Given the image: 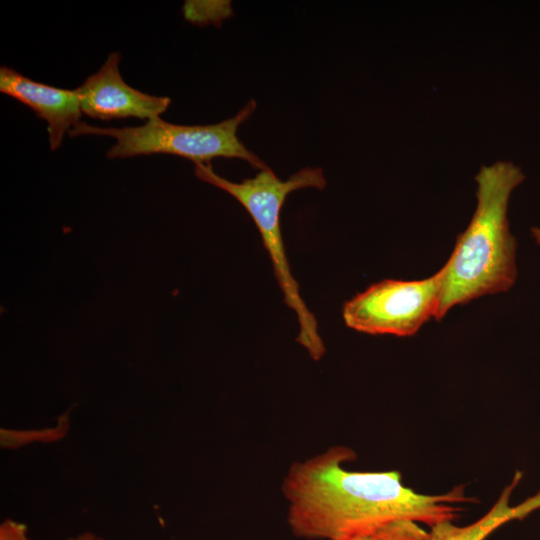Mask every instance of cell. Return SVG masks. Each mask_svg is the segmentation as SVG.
Masks as SVG:
<instances>
[{"instance_id":"cell-8","label":"cell","mask_w":540,"mask_h":540,"mask_svg":"<svg viewBox=\"0 0 540 540\" xmlns=\"http://www.w3.org/2000/svg\"><path fill=\"white\" fill-rule=\"evenodd\" d=\"M521 472H516L512 482L501 492L493 506L479 519L465 526L445 521L430 527L427 540H485L503 524L522 519L540 508V491L519 505L511 506L513 490L520 482Z\"/></svg>"},{"instance_id":"cell-2","label":"cell","mask_w":540,"mask_h":540,"mask_svg":"<svg viewBox=\"0 0 540 540\" xmlns=\"http://www.w3.org/2000/svg\"><path fill=\"white\" fill-rule=\"evenodd\" d=\"M525 180L510 161L483 165L475 176L476 208L446 268L436 321L456 305L509 291L517 279L516 239L508 220L513 191Z\"/></svg>"},{"instance_id":"cell-4","label":"cell","mask_w":540,"mask_h":540,"mask_svg":"<svg viewBox=\"0 0 540 540\" xmlns=\"http://www.w3.org/2000/svg\"><path fill=\"white\" fill-rule=\"evenodd\" d=\"M256 102L250 100L237 115L212 125H177L160 117L149 119L138 127H97L80 122L69 131L70 137L79 135H102L116 139L107 157L126 158L139 155L172 154L192 160L195 164H208L218 157L239 158L253 168L269 167L249 151L237 136L241 123L255 111Z\"/></svg>"},{"instance_id":"cell-6","label":"cell","mask_w":540,"mask_h":540,"mask_svg":"<svg viewBox=\"0 0 540 540\" xmlns=\"http://www.w3.org/2000/svg\"><path fill=\"white\" fill-rule=\"evenodd\" d=\"M120 59L119 52L111 53L101 68L76 89L82 114L106 121L159 117L171 99L143 93L125 83L119 72Z\"/></svg>"},{"instance_id":"cell-7","label":"cell","mask_w":540,"mask_h":540,"mask_svg":"<svg viewBox=\"0 0 540 540\" xmlns=\"http://www.w3.org/2000/svg\"><path fill=\"white\" fill-rule=\"evenodd\" d=\"M0 92L30 107L47 122L51 150L59 148L64 135L80 123L82 112L76 89H61L36 82L2 66Z\"/></svg>"},{"instance_id":"cell-9","label":"cell","mask_w":540,"mask_h":540,"mask_svg":"<svg viewBox=\"0 0 540 540\" xmlns=\"http://www.w3.org/2000/svg\"><path fill=\"white\" fill-rule=\"evenodd\" d=\"M428 531L411 520H396L363 532L350 540H427Z\"/></svg>"},{"instance_id":"cell-1","label":"cell","mask_w":540,"mask_h":540,"mask_svg":"<svg viewBox=\"0 0 540 540\" xmlns=\"http://www.w3.org/2000/svg\"><path fill=\"white\" fill-rule=\"evenodd\" d=\"M356 453L347 446H331L293 462L281 483L291 533L305 540H350L396 520L432 527L454 521L459 503L472 502L465 488L428 495L402 483L397 471H352L347 462Z\"/></svg>"},{"instance_id":"cell-5","label":"cell","mask_w":540,"mask_h":540,"mask_svg":"<svg viewBox=\"0 0 540 540\" xmlns=\"http://www.w3.org/2000/svg\"><path fill=\"white\" fill-rule=\"evenodd\" d=\"M446 268L420 280L385 279L343 305L347 327L369 335L409 337L436 319Z\"/></svg>"},{"instance_id":"cell-12","label":"cell","mask_w":540,"mask_h":540,"mask_svg":"<svg viewBox=\"0 0 540 540\" xmlns=\"http://www.w3.org/2000/svg\"><path fill=\"white\" fill-rule=\"evenodd\" d=\"M530 233L536 244L540 246V227L535 226L530 229Z\"/></svg>"},{"instance_id":"cell-3","label":"cell","mask_w":540,"mask_h":540,"mask_svg":"<svg viewBox=\"0 0 540 540\" xmlns=\"http://www.w3.org/2000/svg\"><path fill=\"white\" fill-rule=\"evenodd\" d=\"M194 172L198 179L232 195L249 213L271 259L284 302L297 315L300 329L296 340L313 360H320L326 349L318 332L316 318L301 298L299 284L291 273L281 235L280 211L291 192L309 187L324 189L326 180L323 170L305 167L283 181L268 168L239 183L217 175L210 163L195 164Z\"/></svg>"},{"instance_id":"cell-11","label":"cell","mask_w":540,"mask_h":540,"mask_svg":"<svg viewBox=\"0 0 540 540\" xmlns=\"http://www.w3.org/2000/svg\"><path fill=\"white\" fill-rule=\"evenodd\" d=\"M65 540H105L102 537L92 533V532H84L80 535L67 538Z\"/></svg>"},{"instance_id":"cell-10","label":"cell","mask_w":540,"mask_h":540,"mask_svg":"<svg viewBox=\"0 0 540 540\" xmlns=\"http://www.w3.org/2000/svg\"><path fill=\"white\" fill-rule=\"evenodd\" d=\"M27 531V526L23 523L6 519L0 525V540H32Z\"/></svg>"}]
</instances>
